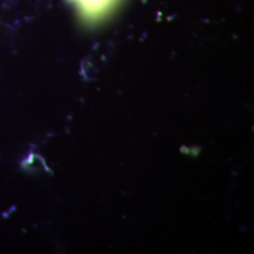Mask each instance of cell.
I'll return each mask as SVG.
<instances>
[{"instance_id":"1","label":"cell","mask_w":254,"mask_h":254,"mask_svg":"<svg viewBox=\"0 0 254 254\" xmlns=\"http://www.w3.org/2000/svg\"><path fill=\"white\" fill-rule=\"evenodd\" d=\"M82 13L90 19L100 18L111 9L117 0H72Z\"/></svg>"}]
</instances>
